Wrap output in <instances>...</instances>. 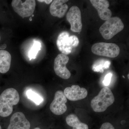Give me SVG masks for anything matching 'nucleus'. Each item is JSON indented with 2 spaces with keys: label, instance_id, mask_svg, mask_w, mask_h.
<instances>
[{
  "label": "nucleus",
  "instance_id": "nucleus-1",
  "mask_svg": "<svg viewBox=\"0 0 129 129\" xmlns=\"http://www.w3.org/2000/svg\"><path fill=\"white\" fill-rule=\"evenodd\" d=\"M20 97L17 90L13 88L4 90L0 95V116L7 117L11 114L13 106L17 105Z\"/></svg>",
  "mask_w": 129,
  "mask_h": 129
},
{
  "label": "nucleus",
  "instance_id": "nucleus-2",
  "mask_svg": "<svg viewBox=\"0 0 129 129\" xmlns=\"http://www.w3.org/2000/svg\"><path fill=\"white\" fill-rule=\"evenodd\" d=\"M115 101L114 96L110 88L107 87L103 88L97 95L94 97L91 102V106L96 112H102L106 111Z\"/></svg>",
  "mask_w": 129,
  "mask_h": 129
},
{
  "label": "nucleus",
  "instance_id": "nucleus-3",
  "mask_svg": "<svg viewBox=\"0 0 129 129\" xmlns=\"http://www.w3.org/2000/svg\"><path fill=\"white\" fill-rule=\"evenodd\" d=\"M124 28V25L121 19L114 17L106 21L100 27L99 30L103 37L108 40L122 31Z\"/></svg>",
  "mask_w": 129,
  "mask_h": 129
},
{
  "label": "nucleus",
  "instance_id": "nucleus-4",
  "mask_svg": "<svg viewBox=\"0 0 129 129\" xmlns=\"http://www.w3.org/2000/svg\"><path fill=\"white\" fill-rule=\"evenodd\" d=\"M68 32L64 31L58 36L56 44L59 50L63 54L68 55L72 52L73 48L77 47L79 44L78 38L75 35L69 36Z\"/></svg>",
  "mask_w": 129,
  "mask_h": 129
},
{
  "label": "nucleus",
  "instance_id": "nucleus-5",
  "mask_svg": "<svg viewBox=\"0 0 129 129\" xmlns=\"http://www.w3.org/2000/svg\"><path fill=\"white\" fill-rule=\"evenodd\" d=\"M92 53L97 55L114 58L120 53V48L117 45L113 43L98 42L92 46Z\"/></svg>",
  "mask_w": 129,
  "mask_h": 129
},
{
  "label": "nucleus",
  "instance_id": "nucleus-6",
  "mask_svg": "<svg viewBox=\"0 0 129 129\" xmlns=\"http://www.w3.org/2000/svg\"><path fill=\"white\" fill-rule=\"evenodd\" d=\"M12 6L14 11L23 18L29 17L33 14L35 9L36 1L34 0H13Z\"/></svg>",
  "mask_w": 129,
  "mask_h": 129
},
{
  "label": "nucleus",
  "instance_id": "nucleus-7",
  "mask_svg": "<svg viewBox=\"0 0 129 129\" xmlns=\"http://www.w3.org/2000/svg\"><path fill=\"white\" fill-rule=\"evenodd\" d=\"M69 59L67 55L61 53L57 56L54 61L55 73L58 76L64 79H68L71 76V73L66 67Z\"/></svg>",
  "mask_w": 129,
  "mask_h": 129
},
{
  "label": "nucleus",
  "instance_id": "nucleus-8",
  "mask_svg": "<svg viewBox=\"0 0 129 129\" xmlns=\"http://www.w3.org/2000/svg\"><path fill=\"white\" fill-rule=\"evenodd\" d=\"M66 17L71 25V30L79 34L82 30L83 26L81 12L79 8L76 6H72L67 13Z\"/></svg>",
  "mask_w": 129,
  "mask_h": 129
},
{
  "label": "nucleus",
  "instance_id": "nucleus-9",
  "mask_svg": "<svg viewBox=\"0 0 129 129\" xmlns=\"http://www.w3.org/2000/svg\"><path fill=\"white\" fill-rule=\"evenodd\" d=\"M67 97L61 90L57 91L55 94L54 99L50 105V108L52 112L56 115L64 114L67 110L66 103Z\"/></svg>",
  "mask_w": 129,
  "mask_h": 129
},
{
  "label": "nucleus",
  "instance_id": "nucleus-10",
  "mask_svg": "<svg viewBox=\"0 0 129 129\" xmlns=\"http://www.w3.org/2000/svg\"><path fill=\"white\" fill-rule=\"evenodd\" d=\"M30 122L23 113L17 112L12 115L7 129H30Z\"/></svg>",
  "mask_w": 129,
  "mask_h": 129
},
{
  "label": "nucleus",
  "instance_id": "nucleus-11",
  "mask_svg": "<svg viewBox=\"0 0 129 129\" xmlns=\"http://www.w3.org/2000/svg\"><path fill=\"white\" fill-rule=\"evenodd\" d=\"M64 94L67 99L72 101H76L84 99L88 95L85 88H80L78 85H73L67 87L64 90Z\"/></svg>",
  "mask_w": 129,
  "mask_h": 129
},
{
  "label": "nucleus",
  "instance_id": "nucleus-12",
  "mask_svg": "<svg viewBox=\"0 0 129 129\" xmlns=\"http://www.w3.org/2000/svg\"><path fill=\"white\" fill-rule=\"evenodd\" d=\"M92 6L96 9L99 17L107 21L111 18L112 15L111 10L109 9V3L106 0H90Z\"/></svg>",
  "mask_w": 129,
  "mask_h": 129
},
{
  "label": "nucleus",
  "instance_id": "nucleus-13",
  "mask_svg": "<svg viewBox=\"0 0 129 129\" xmlns=\"http://www.w3.org/2000/svg\"><path fill=\"white\" fill-rule=\"evenodd\" d=\"M68 0H55L50 5V12L51 14L54 17L62 18L67 13L68 6L66 3Z\"/></svg>",
  "mask_w": 129,
  "mask_h": 129
},
{
  "label": "nucleus",
  "instance_id": "nucleus-14",
  "mask_svg": "<svg viewBox=\"0 0 129 129\" xmlns=\"http://www.w3.org/2000/svg\"><path fill=\"white\" fill-rule=\"evenodd\" d=\"M11 56L8 51L0 50V73L5 74L9 71L11 67Z\"/></svg>",
  "mask_w": 129,
  "mask_h": 129
},
{
  "label": "nucleus",
  "instance_id": "nucleus-15",
  "mask_svg": "<svg viewBox=\"0 0 129 129\" xmlns=\"http://www.w3.org/2000/svg\"><path fill=\"white\" fill-rule=\"evenodd\" d=\"M66 121L67 124L73 127V129H89L88 125L80 122L78 116L73 114L67 116Z\"/></svg>",
  "mask_w": 129,
  "mask_h": 129
},
{
  "label": "nucleus",
  "instance_id": "nucleus-16",
  "mask_svg": "<svg viewBox=\"0 0 129 129\" xmlns=\"http://www.w3.org/2000/svg\"><path fill=\"white\" fill-rule=\"evenodd\" d=\"M41 44L39 41L35 40L32 47L28 52V57L29 60L35 59L39 52L41 50Z\"/></svg>",
  "mask_w": 129,
  "mask_h": 129
},
{
  "label": "nucleus",
  "instance_id": "nucleus-17",
  "mask_svg": "<svg viewBox=\"0 0 129 129\" xmlns=\"http://www.w3.org/2000/svg\"><path fill=\"white\" fill-rule=\"evenodd\" d=\"M26 95L29 99L37 105H40L44 101V98L42 96L32 90H28L26 92Z\"/></svg>",
  "mask_w": 129,
  "mask_h": 129
},
{
  "label": "nucleus",
  "instance_id": "nucleus-18",
  "mask_svg": "<svg viewBox=\"0 0 129 129\" xmlns=\"http://www.w3.org/2000/svg\"><path fill=\"white\" fill-rule=\"evenodd\" d=\"M112 74L111 73H109L105 76L104 80H103V83L105 86H108L111 82V78Z\"/></svg>",
  "mask_w": 129,
  "mask_h": 129
},
{
  "label": "nucleus",
  "instance_id": "nucleus-19",
  "mask_svg": "<svg viewBox=\"0 0 129 129\" xmlns=\"http://www.w3.org/2000/svg\"><path fill=\"white\" fill-rule=\"evenodd\" d=\"M100 129H115V128L110 123L106 122L102 124Z\"/></svg>",
  "mask_w": 129,
  "mask_h": 129
},
{
  "label": "nucleus",
  "instance_id": "nucleus-20",
  "mask_svg": "<svg viewBox=\"0 0 129 129\" xmlns=\"http://www.w3.org/2000/svg\"><path fill=\"white\" fill-rule=\"evenodd\" d=\"M38 1L40 2H45L47 5H49L50 3L52 2L53 1L52 0H39Z\"/></svg>",
  "mask_w": 129,
  "mask_h": 129
},
{
  "label": "nucleus",
  "instance_id": "nucleus-21",
  "mask_svg": "<svg viewBox=\"0 0 129 129\" xmlns=\"http://www.w3.org/2000/svg\"><path fill=\"white\" fill-rule=\"evenodd\" d=\"M111 64V62H110L108 61H107L106 62L104 63V68L105 69H107L108 68Z\"/></svg>",
  "mask_w": 129,
  "mask_h": 129
},
{
  "label": "nucleus",
  "instance_id": "nucleus-22",
  "mask_svg": "<svg viewBox=\"0 0 129 129\" xmlns=\"http://www.w3.org/2000/svg\"><path fill=\"white\" fill-rule=\"evenodd\" d=\"M34 129H41L39 127H36V128H35Z\"/></svg>",
  "mask_w": 129,
  "mask_h": 129
},
{
  "label": "nucleus",
  "instance_id": "nucleus-23",
  "mask_svg": "<svg viewBox=\"0 0 129 129\" xmlns=\"http://www.w3.org/2000/svg\"><path fill=\"white\" fill-rule=\"evenodd\" d=\"M29 20H30V21H32V17H30V19H29Z\"/></svg>",
  "mask_w": 129,
  "mask_h": 129
},
{
  "label": "nucleus",
  "instance_id": "nucleus-24",
  "mask_svg": "<svg viewBox=\"0 0 129 129\" xmlns=\"http://www.w3.org/2000/svg\"><path fill=\"white\" fill-rule=\"evenodd\" d=\"M129 74H128V76H127V77H128V79H129Z\"/></svg>",
  "mask_w": 129,
  "mask_h": 129
},
{
  "label": "nucleus",
  "instance_id": "nucleus-25",
  "mask_svg": "<svg viewBox=\"0 0 129 129\" xmlns=\"http://www.w3.org/2000/svg\"><path fill=\"white\" fill-rule=\"evenodd\" d=\"M0 129H2V127L1 125H0Z\"/></svg>",
  "mask_w": 129,
  "mask_h": 129
},
{
  "label": "nucleus",
  "instance_id": "nucleus-26",
  "mask_svg": "<svg viewBox=\"0 0 129 129\" xmlns=\"http://www.w3.org/2000/svg\"><path fill=\"white\" fill-rule=\"evenodd\" d=\"M1 36H0V41H1Z\"/></svg>",
  "mask_w": 129,
  "mask_h": 129
}]
</instances>
